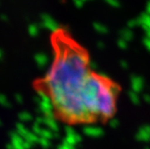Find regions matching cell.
Wrapping results in <instances>:
<instances>
[{"label": "cell", "mask_w": 150, "mask_h": 149, "mask_svg": "<svg viewBox=\"0 0 150 149\" xmlns=\"http://www.w3.org/2000/svg\"><path fill=\"white\" fill-rule=\"evenodd\" d=\"M54 59L44 77L34 88L46 97L55 118L70 125L104 124L113 118L120 86L93 71L88 53L66 32L52 40Z\"/></svg>", "instance_id": "obj_1"}]
</instances>
